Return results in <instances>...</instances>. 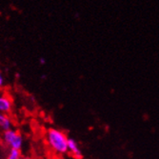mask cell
I'll return each mask as SVG.
<instances>
[{
  "label": "cell",
  "mask_w": 159,
  "mask_h": 159,
  "mask_svg": "<svg viewBox=\"0 0 159 159\" xmlns=\"http://www.w3.org/2000/svg\"><path fill=\"white\" fill-rule=\"evenodd\" d=\"M68 152L75 159H81L83 157L82 151L78 143L73 138H69L68 140Z\"/></svg>",
  "instance_id": "cell-3"
},
{
  "label": "cell",
  "mask_w": 159,
  "mask_h": 159,
  "mask_svg": "<svg viewBox=\"0 0 159 159\" xmlns=\"http://www.w3.org/2000/svg\"><path fill=\"white\" fill-rule=\"evenodd\" d=\"M2 140L5 145L8 146L11 150H21L24 143L22 134L13 129L3 132Z\"/></svg>",
  "instance_id": "cell-2"
},
{
  "label": "cell",
  "mask_w": 159,
  "mask_h": 159,
  "mask_svg": "<svg viewBox=\"0 0 159 159\" xmlns=\"http://www.w3.org/2000/svg\"><path fill=\"white\" fill-rule=\"evenodd\" d=\"M7 159H22V153L20 150H10Z\"/></svg>",
  "instance_id": "cell-6"
},
{
  "label": "cell",
  "mask_w": 159,
  "mask_h": 159,
  "mask_svg": "<svg viewBox=\"0 0 159 159\" xmlns=\"http://www.w3.org/2000/svg\"><path fill=\"white\" fill-rule=\"evenodd\" d=\"M4 86H5V79L1 70H0V90H2L4 88Z\"/></svg>",
  "instance_id": "cell-7"
},
{
  "label": "cell",
  "mask_w": 159,
  "mask_h": 159,
  "mask_svg": "<svg viewBox=\"0 0 159 159\" xmlns=\"http://www.w3.org/2000/svg\"><path fill=\"white\" fill-rule=\"evenodd\" d=\"M46 139L49 147L56 153L65 154L68 152V140L67 134L55 128H50L46 133Z\"/></svg>",
  "instance_id": "cell-1"
},
{
  "label": "cell",
  "mask_w": 159,
  "mask_h": 159,
  "mask_svg": "<svg viewBox=\"0 0 159 159\" xmlns=\"http://www.w3.org/2000/svg\"><path fill=\"white\" fill-rule=\"evenodd\" d=\"M12 110V100L7 94L0 95V112L9 114Z\"/></svg>",
  "instance_id": "cell-4"
},
{
  "label": "cell",
  "mask_w": 159,
  "mask_h": 159,
  "mask_svg": "<svg viewBox=\"0 0 159 159\" xmlns=\"http://www.w3.org/2000/svg\"><path fill=\"white\" fill-rule=\"evenodd\" d=\"M0 129H1L3 132L9 131V129H12V121L8 114L0 112Z\"/></svg>",
  "instance_id": "cell-5"
}]
</instances>
